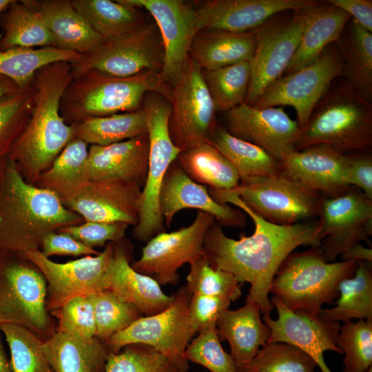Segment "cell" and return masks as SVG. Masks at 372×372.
<instances>
[{"instance_id":"7","label":"cell","mask_w":372,"mask_h":372,"mask_svg":"<svg viewBox=\"0 0 372 372\" xmlns=\"http://www.w3.org/2000/svg\"><path fill=\"white\" fill-rule=\"evenodd\" d=\"M149 138V161L147 177L141 189L138 223L134 227L133 237L147 242L165 231L159 197L165 174L182 151L172 141L168 122L172 112L170 101L160 94L149 92L143 106Z\"/></svg>"},{"instance_id":"8","label":"cell","mask_w":372,"mask_h":372,"mask_svg":"<svg viewBox=\"0 0 372 372\" xmlns=\"http://www.w3.org/2000/svg\"><path fill=\"white\" fill-rule=\"evenodd\" d=\"M191 293L183 286L174 294V300L163 311L142 316L127 328L104 342L109 353H117L130 344H144L165 355L180 372H187L185 353L194 336L189 304Z\"/></svg>"},{"instance_id":"57","label":"cell","mask_w":372,"mask_h":372,"mask_svg":"<svg viewBox=\"0 0 372 372\" xmlns=\"http://www.w3.org/2000/svg\"><path fill=\"white\" fill-rule=\"evenodd\" d=\"M1 333L0 328V372H12L10 360L8 359L2 342Z\"/></svg>"},{"instance_id":"36","label":"cell","mask_w":372,"mask_h":372,"mask_svg":"<svg viewBox=\"0 0 372 372\" xmlns=\"http://www.w3.org/2000/svg\"><path fill=\"white\" fill-rule=\"evenodd\" d=\"M338 291L336 305L322 309L318 314L321 318L344 323L372 319L371 262L359 261L353 276L342 280Z\"/></svg>"},{"instance_id":"9","label":"cell","mask_w":372,"mask_h":372,"mask_svg":"<svg viewBox=\"0 0 372 372\" xmlns=\"http://www.w3.org/2000/svg\"><path fill=\"white\" fill-rule=\"evenodd\" d=\"M343 61L336 43L328 45L308 65L280 76L262 93L254 107L289 105L296 112L298 127L307 124L311 113L331 87L342 76Z\"/></svg>"},{"instance_id":"41","label":"cell","mask_w":372,"mask_h":372,"mask_svg":"<svg viewBox=\"0 0 372 372\" xmlns=\"http://www.w3.org/2000/svg\"><path fill=\"white\" fill-rule=\"evenodd\" d=\"M316 361L299 348L284 342H267L247 364L236 372H315Z\"/></svg>"},{"instance_id":"58","label":"cell","mask_w":372,"mask_h":372,"mask_svg":"<svg viewBox=\"0 0 372 372\" xmlns=\"http://www.w3.org/2000/svg\"><path fill=\"white\" fill-rule=\"evenodd\" d=\"M12 1V0H0V15L6 10Z\"/></svg>"},{"instance_id":"49","label":"cell","mask_w":372,"mask_h":372,"mask_svg":"<svg viewBox=\"0 0 372 372\" xmlns=\"http://www.w3.org/2000/svg\"><path fill=\"white\" fill-rule=\"evenodd\" d=\"M187 361L200 364L211 372H236L235 362L220 344L216 327L198 333L188 344Z\"/></svg>"},{"instance_id":"30","label":"cell","mask_w":372,"mask_h":372,"mask_svg":"<svg viewBox=\"0 0 372 372\" xmlns=\"http://www.w3.org/2000/svg\"><path fill=\"white\" fill-rule=\"evenodd\" d=\"M256 46L253 30L233 32L223 30L199 31L189 56L202 70H214L252 58Z\"/></svg>"},{"instance_id":"56","label":"cell","mask_w":372,"mask_h":372,"mask_svg":"<svg viewBox=\"0 0 372 372\" xmlns=\"http://www.w3.org/2000/svg\"><path fill=\"white\" fill-rule=\"evenodd\" d=\"M20 88L11 79L0 75V101L16 92Z\"/></svg>"},{"instance_id":"27","label":"cell","mask_w":372,"mask_h":372,"mask_svg":"<svg viewBox=\"0 0 372 372\" xmlns=\"http://www.w3.org/2000/svg\"><path fill=\"white\" fill-rule=\"evenodd\" d=\"M260 313L256 304L246 302L238 309H227L216 322L219 338L229 342L236 368L251 362L269 339L270 329Z\"/></svg>"},{"instance_id":"19","label":"cell","mask_w":372,"mask_h":372,"mask_svg":"<svg viewBox=\"0 0 372 372\" xmlns=\"http://www.w3.org/2000/svg\"><path fill=\"white\" fill-rule=\"evenodd\" d=\"M278 318L264 315L263 322L270 329L267 342H284L293 345L309 355L322 372H332L324 360V352L343 353L335 344L340 324L304 311H292L276 296L271 298Z\"/></svg>"},{"instance_id":"46","label":"cell","mask_w":372,"mask_h":372,"mask_svg":"<svg viewBox=\"0 0 372 372\" xmlns=\"http://www.w3.org/2000/svg\"><path fill=\"white\" fill-rule=\"evenodd\" d=\"M32 107L30 83L0 101V158L9 154L23 132Z\"/></svg>"},{"instance_id":"39","label":"cell","mask_w":372,"mask_h":372,"mask_svg":"<svg viewBox=\"0 0 372 372\" xmlns=\"http://www.w3.org/2000/svg\"><path fill=\"white\" fill-rule=\"evenodd\" d=\"M83 56L54 46L10 48L0 51V75L13 80L19 88H24L41 68L58 61L76 63Z\"/></svg>"},{"instance_id":"10","label":"cell","mask_w":372,"mask_h":372,"mask_svg":"<svg viewBox=\"0 0 372 372\" xmlns=\"http://www.w3.org/2000/svg\"><path fill=\"white\" fill-rule=\"evenodd\" d=\"M164 50L155 23L146 21L134 30L104 41L92 52L72 63V78L96 70L110 76L127 77L144 71L160 73Z\"/></svg>"},{"instance_id":"13","label":"cell","mask_w":372,"mask_h":372,"mask_svg":"<svg viewBox=\"0 0 372 372\" xmlns=\"http://www.w3.org/2000/svg\"><path fill=\"white\" fill-rule=\"evenodd\" d=\"M231 190L253 211L277 225L318 218L322 196L282 173L240 183Z\"/></svg>"},{"instance_id":"3","label":"cell","mask_w":372,"mask_h":372,"mask_svg":"<svg viewBox=\"0 0 372 372\" xmlns=\"http://www.w3.org/2000/svg\"><path fill=\"white\" fill-rule=\"evenodd\" d=\"M172 90L158 72L144 71L116 77L90 70L68 83L61 100L60 113L67 124L78 123L90 118L138 110L149 92L160 94L170 101Z\"/></svg>"},{"instance_id":"12","label":"cell","mask_w":372,"mask_h":372,"mask_svg":"<svg viewBox=\"0 0 372 372\" xmlns=\"http://www.w3.org/2000/svg\"><path fill=\"white\" fill-rule=\"evenodd\" d=\"M170 103L168 131L173 143L182 151L210 143L217 125V110L204 81L203 70L190 56L172 87Z\"/></svg>"},{"instance_id":"16","label":"cell","mask_w":372,"mask_h":372,"mask_svg":"<svg viewBox=\"0 0 372 372\" xmlns=\"http://www.w3.org/2000/svg\"><path fill=\"white\" fill-rule=\"evenodd\" d=\"M114 244L108 242L98 255L85 256L63 263L51 260L40 249L22 253L40 269L46 280V308L49 312L74 297L90 296L107 289L106 271Z\"/></svg>"},{"instance_id":"22","label":"cell","mask_w":372,"mask_h":372,"mask_svg":"<svg viewBox=\"0 0 372 372\" xmlns=\"http://www.w3.org/2000/svg\"><path fill=\"white\" fill-rule=\"evenodd\" d=\"M159 205L164 224L168 228L175 214L184 209H196L209 213L223 227L242 228L246 223L245 212L216 201L209 194L207 186L192 180L176 160L171 163L164 177Z\"/></svg>"},{"instance_id":"33","label":"cell","mask_w":372,"mask_h":372,"mask_svg":"<svg viewBox=\"0 0 372 372\" xmlns=\"http://www.w3.org/2000/svg\"><path fill=\"white\" fill-rule=\"evenodd\" d=\"M0 51L13 48L55 45L54 37L39 13L25 1L12 0L0 15Z\"/></svg>"},{"instance_id":"55","label":"cell","mask_w":372,"mask_h":372,"mask_svg":"<svg viewBox=\"0 0 372 372\" xmlns=\"http://www.w3.org/2000/svg\"><path fill=\"white\" fill-rule=\"evenodd\" d=\"M341 256L342 260L372 262V249L357 243L349 247Z\"/></svg>"},{"instance_id":"2","label":"cell","mask_w":372,"mask_h":372,"mask_svg":"<svg viewBox=\"0 0 372 372\" xmlns=\"http://www.w3.org/2000/svg\"><path fill=\"white\" fill-rule=\"evenodd\" d=\"M83 222L54 193L27 183L9 156L0 158L1 249H40L49 232Z\"/></svg>"},{"instance_id":"45","label":"cell","mask_w":372,"mask_h":372,"mask_svg":"<svg viewBox=\"0 0 372 372\" xmlns=\"http://www.w3.org/2000/svg\"><path fill=\"white\" fill-rule=\"evenodd\" d=\"M189 265L186 287L191 294L218 297L231 302L241 296V284L236 277L229 272L213 268L204 254Z\"/></svg>"},{"instance_id":"4","label":"cell","mask_w":372,"mask_h":372,"mask_svg":"<svg viewBox=\"0 0 372 372\" xmlns=\"http://www.w3.org/2000/svg\"><path fill=\"white\" fill-rule=\"evenodd\" d=\"M316 144L343 154L369 152L372 147V103L344 83L332 90L330 87L300 130L295 149Z\"/></svg>"},{"instance_id":"26","label":"cell","mask_w":372,"mask_h":372,"mask_svg":"<svg viewBox=\"0 0 372 372\" xmlns=\"http://www.w3.org/2000/svg\"><path fill=\"white\" fill-rule=\"evenodd\" d=\"M25 1L43 19L54 37V47L86 55L103 43V39L74 8L71 0Z\"/></svg>"},{"instance_id":"48","label":"cell","mask_w":372,"mask_h":372,"mask_svg":"<svg viewBox=\"0 0 372 372\" xmlns=\"http://www.w3.org/2000/svg\"><path fill=\"white\" fill-rule=\"evenodd\" d=\"M50 313L58 320L56 331L83 339L96 337L94 311L90 296L71 298Z\"/></svg>"},{"instance_id":"31","label":"cell","mask_w":372,"mask_h":372,"mask_svg":"<svg viewBox=\"0 0 372 372\" xmlns=\"http://www.w3.org/2000/svg\"><path fill=\"white\" fill-rule=\"evenodd\" d=\"M336 44L343 61L344 83L372 102V32L351 19Z\"/></svg>"},{"instance_id":"53","label":"cell","mask_w":372,"mask_h":372,"mask_svg":"<svg viewBox=\"0 0 372 372\" xmlns=\"http://www.w3.org/2000/svg\"><path fill=\"white\" fill-rule=\"evenodd\" d=\"M40 250L43 256H95L100 252L65 233L54 231L43 238Z\"/></svg>"},{"instance_id":"29","label":"cell","mask_w":372,"mask_h":372,"mask_svg":"<svg viewBox=\"0 0 372 372\" xmlns=\"http://www.w3.org/2000/svg\"><path fill=\"white\" fill-rule=\"evenodd\" d=\"M42 349L54 372H105L109 352L97 337L83 339L56 331Z\"/></svg>"},{"instance_id":"1","label":"cell","mask_w":372,"mask_h":372,"mask_svg":"<svg viewBox=\"0 0 372 372\" xmlns=\"http://www.w3.org/2000/svg\"><path fill=\"white\" fill-rule=\"evenodd\" d=\"M218 203H231L247 214L254 223V232L239 240L229 238L215 221L205 238L203 253L214 269L233 274L240 284L251 285L246 302L254 303L263 315H270L273 305L269 298L272 281L285 259L301 245L320 247L318 219L277 225L248 207L231 189L207 188Z\"/></svg>"},{"instance_id":"54","label":"cell","mask_w":372,"mask_h":372,"mask_svg":"<svg viewBox=\"0 0 372 372\" xmlns=\"http://www.w3.org/2000/svg\"><path fill=\"white\" fill-rule=\"evenodd\" d=\"M327 1L348 13L359 25L372 32L371 0H329Z\"/></svg>"},{"instance_id":"17","label":"cell","mask_w":372,"mask_h":372,"mask_svg":"<svg viewBox=\"0 0 372 372\" xmlns=\"http://www.w3.org/2000/svg\"><path fill=\"white\" fill-rule=\"evenodd\" d=\"M144 8L153 17L164 50L161 72L165 83L173 87L181 76L192 42L200 31L196 9L181 0H121Z\"/></svg>"},{"instance_id":"38","label":"cell","mask_w":372,"mask_h":372,"mask_svg":"<svg viewBox=\"0 0 372 372\" xmlns=\"http://www.w3.org/2000/svg\"><path fill=\"white\" fill-rule=\"evenodd\" d=\"M74 138L90 145H107L138 136L147 132L143 108L106 116L94 117L71 124Z\"/></svg>"},{"instance_id":"44","label":"cell","mask_w":372,"mask_h":372,"mask_svg":"<svg viewBox=\"0 0 372 372\" xmlns=\"http://www.w3.org/2000/svg\"><path fill=\"white\" fill-rule=\"evenodd\" d=\"M96 322V337L105 342L143 315L134 305L124 302L110 290L90 295Z\"/></svg>"},{"instance_id":"5","label":"cell","mask_w":372,"mask_h":372,"mask_svg":"<svg viewBox=\"0 0 372 372\" xmlns=\"http://www.w3.org/2000/svg\"><path fill=\"white\" fill-rule=\"evenodd\" d=\"M358 262H326L320 247L292 251L281 264L270 293L292 311L318 315L339 296L340 282L353 276Z\"/></svg>"},{"instance_id":"28","label":"cell","mask_w":372,"mask_h":372,"mask_svg":"<svg viewBox=\"0 0 372 372\" xmlns=\"http://www.w3.org/2000/svg\"><path fill=\"white\" fill-rule=\"evenodd\" d=\"M351 19L348 13L328 1L309 10L300 42L284 74L314 61L328 45L337 42Z\"/></svg>"},{"instance_id":"20","label":"cell","mask_w":372,"mask_h":372,"mask_svg":"<svg viewBox=\"0 0 372 372\" xmlns=\"http://www.w3.org/2000/svg\"><path fill=\"white\" fill-rule=\"evenodd\" d=\"M141 187L122 180H89L61 200L84 221L138 223Z\"/></svg>"},{"instance_id":"11","label":"cell","mask_w":372,"mask_h":372,"mask_svg":"<svg viewBox=\"0 0 372 372\" xmlns=\"http://www.w3.org/2000/svg\"><path fill=\"white\" fill-rule=\"evenodd\" d=\"M309 10L290 11L287 15L278 13L253 30L256 46L249 62L250 82L245 103L254 105L284 74L300 42Z\"/></svg>"},{"instance_id":"34","label":"cell","mask_w":372,"mask_h":372,"mask_svg":"<svg viewBox=\"0 0 372 372\" xmlns=\"http://www.w3.org/2000/svg\"><path fill=\"white\" fill-rule=\"evenodd\" d=\"M210 143L234 167L240 183L280 173L277 160L258 146L234 136L226 128L216 125Z\"/></svg>"},{"instance_id":"15","label":"cell","mask_w":372,"mask_h":372,"mask_svg":"<svg viewBox=\"0 0 372 372\" xmlns=\"http://www.w3.org/2000/svg\"><path fill=\"white\" fill-rule=\"evenodd\" d=\"M320 249L326 262H333L349 247L372 236V200L350 186L334 197L321 198L318 216Z\"/></svg>"},{"instance_id":"21","label":"cell","mask_w":372,"mask_h":372,"mask_svg":"<svg viewBox=\"0 0 372 372\" xmlns=\"http://www.w3.org/2000/svg\"><path fill=\"white\" fill-rule=\"evenodd\" d=\"M319 3L314 0H211L196 9L200 31L245 32L278 13L309 10Z\"/></svg>"},{"instance_id":"32","label":"cell","mask_w":372,"mask_h":372,"mask_svg":"<svg viewBox=\"0 0 372 372\" xmlns=\"http://www.w3.org/2000/svg\"><path fill=\"white\" fill-rule=\"evenodd\" d=\"M89 145L81 139L73 138L34 185L54 193L61 200L74 194L90 180Z\"/></svg>"},{"instance_id":"51","label":"cell","mask_w":372,"mask_h":372,"mask_svg":"<svg viewBox=\"0 0 372 372\" xmlns=\"http://www.w3.org/2000/svg\"><path fill=\"white\" fill-rule=\"evenodd\" d=\"M231 302L218 297L192 294L189 316L193 335L216 327L218 318L229 309Z\"/></svg>"},{"instance_id":"50","label":"cell","mask_w":372,"mask_h":372,"mask_svg":"<svg viewBox=\"0 0 372 372\" xmlns=\"http://www.w3.org/2000/svg\"><path fill=\"white\" fill-rule=\"evenodd\" d=\"M129 225L123 222L85 221L79 225L61 227L59 232L70 235L86 246L105 247L110 242H118L125 238Z\"/></svg>"},{"instance_id":"35","label":"cell","mask_w":372,"mask_h":372,"mask_svg":"<svg viewBox=\"0 0 372 372\" xmlns=\"http://www.w3.org/2000/svg\"><path fill=\"white\" fill-rule=\"evenodd\" d=\"M176 161L194 182L217 189H231L239 183L231 163L211 143L183 150Z\"/></svg>"},{"instance_id":"18","label":"cell","mask_w":372,"mask_h":372,"mask_svg":"<svg viewBox=\"0 0 372 372\" xmlns=\"http://www.w3.org/2000/svg\"><path fill=\"white\" fill-rule=\"evenodd\" d=\"M226 120L231 135L258 146L278 161L296 150L301 129L282 106L258 108L242 103L227 112Z\"/></svg>"},{"instance_id":"25","label":"cell","mask_w":372,"mask_h":372,"mask_svg":"<svg viewBox=\"0 0 372 372\" xmlns=\"http://www.w3.org/2000/svg\"><path fill=\"white\" fill-rule=\"evenodd\" d=\"M149 138H135L107 145L89 146L90 180H122L143 187L147 173Z\"/></svg>"},{"instance_id":"40","label":"cell","mask_w":372,"mask_h":372,"mask_svg":"<svg viewBox=\"0 0 372 372\" xmlns=\"http://www.w3.org/2000/svg\"><path fill=\"white\" fill-rule=\"evenodd\" d=\"M203 76L217 110L228 112L245 103L250 82L249 61L203 70Z\"/></svg>"},{"instance_id":"43","label":"cell","mask_w":372,"mask_h":372,"mask_svg":"<svg viewBox=\"0 0 372 372\" xmlns=\"http://www.w3.org/2000/svg\"><path fill=\"white\" fill-rule=\"evenodd\" d=\"M335 344L344 353L342 372H366L372 365V319L340 325Z\"/></svg>"},{"instance_id":"24","label":"cell","mask_w":372,"mask_h":372,"mask_svg":"<svg viewBox=\"0 0 372 372\" xmlns=\"http://www.w3.org/2000/svg\"><path fill=\"white\" fill-rule=\"evenodd\" d=\"M132 245L125 238L114 242L106 271V290L134 305L145 316L158 313L170 306L174 295H166L153 278L132 267Z\"/></svg>"},{"instance_id":"42","label":"cell","mask_w":372,"mask_h":372,"mask_svg":"<svg viewBox=\"0 0 372 372\" xmlns=\"http://www.w3.org/2000/svg\"><path fill=\"white\" fill-rule=\"evenodd\" d=\"M10 353L12 372H54L46 359L40 338L16 324L0 325Z\"/></svg>"},{"instance_id":"47","label":"cell","mask_w":372,"mask_h":372,"mask_svg":"<svg viewBox=\"0 0 372 372\" xmlns=\"http://www.w3.org/2000/svg\"><path fill=\"white\" fill-rule=\"evenodd\" d=\"M105 372H180L163 354L144 344H130L110 353Z\"/></svg>"},{"instance_id":"14","label":"cell","mask_w":372,"mask_h":372,"mask_svg":"<svg viewBox=\"0 0 372 372\" xmlns=\"http://www.w3.org/2000/svg\"><path fill=\"white\" fill-rule=\"evenodd\" d=\"M215 221L211 214L198 211L189 226L169 233L163 231L152 238L132 267L153 278L160 285H176L179 268L204 254L205 236Z\"/></svg>"},{"instance_id":"59","label":"cell","mask_w":372,"mask_h":372,"mask_svg":"<svg viewBox=\"0 0 372 372\" xmlns=\"http://www.w3.org/2000/svg\"><path fill=\"white\" fill-rule=\"evenodd\" d=\"M366 372H372V367H371Z\"/></svg>"},{"instance_id":"37","label":"cell","mask_w":372,"mask_h":372,"mask_svg":"<svg viewBox=\"0 0 372 372\" xmlns=\"http://www.w3.org/2000/svg\"><path fill=\"white\" fill-rule=\"evenodd\" d=\"M71 2L104 41L121 36L145 22L137 8L121 0H71Z\"/></svg>"},{"instance_id":"52","label":"cell","mask_w":372,"mask_h":372,"mask_svg":"<svg viewBox=\"0 0 372 372\" xmlns=\"http://www.w3.org/2000/svg\"><path fill=\"white\" fill-rule=\"evenodd\" d=\"M344 179L372 200V156L369 152L347 154Z\"/></svg>"},{"instance_id":"23","label":"cell","mask_w":372,"mask_h":372,"mask_svg":"<svg viewBox=\"0 0 372 372\" xmlns=\"http://www.w3.org/2000/svg\"><path fill=\"white\" fill-rule=\"evenodd\" d=\"M347 154L323 144L294 150L278 161L280 172L322 197H334L349 186L344 179Z\"/></svg>"},{"instance_id":"6","label":"cell","mask_w":372,"mask_h":372,"mask_svg":"<svg viewBox=\"0 0 372 372\" xmlns=\"http://www.w3.org/2000/svg\"><path fill=\"white\" fill-rule=\"evenodd\" d=\"M46 298L40 269L22 253L0 249V325H19L47 340L56 327Z\"/></svg>"}]
</instances>
